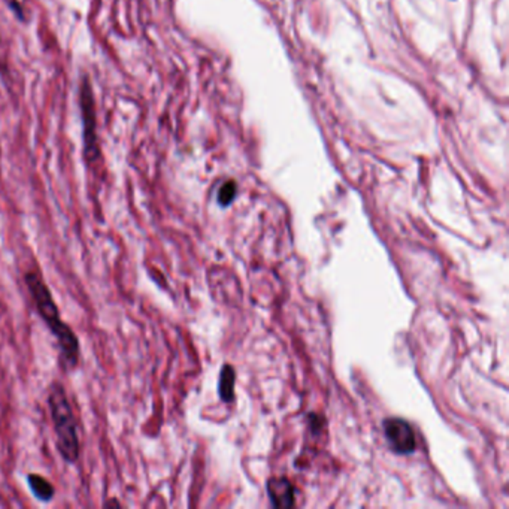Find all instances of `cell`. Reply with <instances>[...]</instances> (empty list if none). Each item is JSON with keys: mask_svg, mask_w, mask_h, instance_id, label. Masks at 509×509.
I'll return each instance as SVG.
<instances>
[{"mask_svg": "<svg viewBox=\"0 0 509 509\" xmlns=\"http://www.w3.org/2000/svg\"><path fill=\"white\" fill-rule=\"evenodd\" d=\"M27 289L34 299L42 320L50 327V331L58 342L61 363L65 368H75L79 360V342L73 330L60 320V312L51 292L46 287L43 279L35 274L29 272L24 277Z\"/></svg>", "mask_w": 509, "mask_h": 509, "instance_id": "obj_1", "label": "cell"}, {"mask_svg": "<svg viewBox=\"0 0 509 509\" xmlns=\"http://www.w3.org/2000/svg\"><path fill=\"white\" fill-rule=\"evenodd\" d=\"M48 406L54 432L57 436V448L68 463H75L79 457V438L73 411L66 396L65 387L58 383L51 384L48 394Z\"/></svg>", "mask_w": 509, "mask_h": 509, "instance_id": "obj_2", "label": "cell"}, {"mask_svg": "<svg viewBox=\"0 0 509 509\" xmlns=\"http://www.w3.org/2000/svg\"><path fill=\"white\" fill-rule=\"evenodd\" d=\"M384 433L390 447L397 454H411L416 450V435L408 421L401 418H387Z\"/></svg>", "mask_w": 509, "mask_h": 509, "instance_id": "obj_3", "label": "cell"}, {"mask_svg": "<svg viewBox=\"0 0 509 509\" xmlns=\"http://www.w3.org/2000/svg\"><path fill=\"white\" fill-rule=\"evenodd\" d=\"M269 496L278 508H292L294 505L293 485L285 478H272L267 483Z\"/></svg>", "mask_w": 509, "mask_h": 509, "instance_id": "obj_4", "label": "cell"}, {"mask_svg": "<svg viewBox=\"0 0 509 509\" xmlns=\"http://www.w3.org/2000/svg\"><path fill=\"white\" fill-rule=\"evenodd\" d=\"M83 114H84V124H86V140H87V147L91 148L93 142H94V136H93V129H94V114H93V103H91V94L88 90V86L83 87Z\"/></svg>", "mask_w": 509, "mask_h": 509, "instance_id": "obj_5", "label": "cell"}, {"mask_svg": "<svg viewBox=\"0 0 509 509\" xmlns=\"http://www.w3.org/2000/svg\"><path fill=\"white\" fill-rule=\"evenodd\" d=\"M27 481H29V485H30L31 491H34V495L39 500L46 502V500L53 499L54 487H53L51 483L46 481L43 476H41V475H29Z\"/></svg>", "mask_w": 509, "mask_h": 509, "instance_id": "obj_6", "label": "cell"}, {"mask_svg": "<svg viewBox=\"0 0 509 509\" xmlns=\"http://www.w3.org/2000/svg\"><path fill=\"white\" fill-rule=\"evenodd\" d=\"M233 387H235V372L230 366H225L220 375V396L225 402L233 401Z\"/></svg>", "mask_w": 509, "mask_h": 509, "instance_id": "obj_7", "label": "cell"}, {"mask_svg": "<svg viewBox=\"0 0 509 509\" xmlns=\"http://www.w3.org/2000/svg\"><path fill=\"white\" fill-rule=\"evenodd\" d=\"M235 196H236V182L227 181L218 190V203L221 206H227L232 203Z\"/></svg>", "mask_w": 509, "mask_h": 509, "instance_id": "obj_8", "label": "cell"}, {"mask_svg": "<svg viewBox=\"0 0 509 509\" xmlns=\"http://www.w3.org/2000/svg\"><path fill=\"white\" fill-rule=\"evenodd\" d=\"M105 506H121V503L117 500H113V502H106Z\"/></svg>", "mask_w": 509, "mask_h": 509, "instance_id": "obj_9", "label": "cell"}]
</instances>
